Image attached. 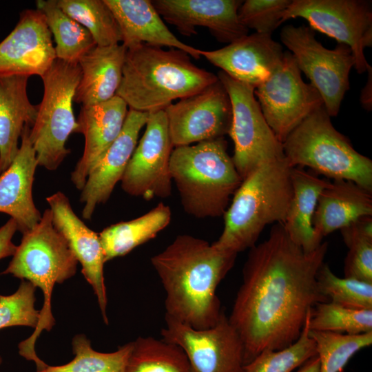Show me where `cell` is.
Here are the masks:
<instances>
[{"mask_svg": "<svg viewBox=\"0 0 372 372\" xmlns=\"http://www.w3.org/2000/svg\"><path fill=\"white\" fill-rule=\"evenodd\" d=\"M292 198L282 224L289 237L306 252H312L322 244L313 227L312 220L322 190L330 181L302 167H293L291 174Z\"/></svg>", "mask_w": 372, "mask_h": 372, "instance_id": "cell-27", "label": "cell"}, {"mask_svg": "<svg viewBox=\"0 0 372 372\" xmlns=\"http://www.w3.org/2000/svg\"><path fill=\"white\" fill-rule=\"evenodd\" d=\"M74 358L59 366H49L36 372H125L132 349V342L120 347L116 351L102 353L94 350L85 335H76L72 340Z\"/></svg>", "mask_w": 372, "mask_h": 372, "instance_id": "cell-32", "label": "cell"}, {"mask_svg": "<svg viewBox=\"0 0 372 372\" xmlns=\"http://www.w3.org/2000/svg\"><path fill=\"white\" fill-rule=\"evenodd\" d=\"M367 72H369L368 75V81L364 87V88L362 90L361 95H360V102L363 106V107L367 110H371L372 107V103H371V85H372V68H370Z\"/></svg>", "mask_w": 372, "mask_h": 372, "instance_id": "cell-41", "label": "cell"}, {"mask_svg": "<svg viewBox=\"0 0 372 372\" xmlns=\"http://www.w3.org/2000/svg\"><path fill=\"white\" fill-rule=\"evenodd\" d=\"M291 0H247L238 9L240 23L248 30L271 34L282 24L283 14Z\"/></svg>", "mask_w": 372, "mask_h": 372, "instance_id": "cell-39", "label": "cell"}, {"mask_svg": "<svg viewBox=\"0 0 372 372\" xmlns=\"http://www.w3.org/2000/svg\"><path fill=\"white\" fill-rule=\"evenodd\" d=\"M112 10L122 35V45L131 49L142 43L169 47L195 59L200 50L179 40L167 28L149 0H104Z\"/></svg>", "mask_w": 372, "mask_h": 372, "instance_id": "cell-23", "label": "cell"}, {"mask_svg": "<svg viewBox=\"0 0 372 372\" xmlns=\"http://www.w3.org/2000/svg\"><path fill=\"white\" fill-rule=\"evenodd\" d=\"M36 287L27 280H21L17 290L8 296L0 295V330L13 326H27L36 329L40 311L34 307Z\"/></svg>", "mask_w": 372, "mask_h": 372, "instance_id": "cell-38", "label": "cell"}, {"mask_svg": "<svg viewBox=\"0 0 372 372\" xmlns=\"http://www.w3.org/2000/svg\"><path fill=\"white\" fill-rule=\"evenodd\" d=\"M171 218L169 207L159 203L143 216L103 229L99 236L105 262L127 254L156 237L169 224Z\"/></svg>", "mask_w": 372, "mask_h": 372, "instance_id": "cell-28", "label": "cell"}, {"mask_svg": "<svg viewBox=\"0 0 372 372\" xmlns=\"http://www.w3.org/2000/svg\"><path fill=\"white\" fill-rule=\"evenodd\" d=\"M292 168L285 157L244 178L224 214L223 232L212 244L238 254L254 246L267 225L282 224L292 198Z\"/></svg>", "mask_w": 372, "mask_h": 372, "instance_id": "cell-4", "label": "cell"}, {"mask_svg": "<svg viewBox=\"0 0 372 372\" xmlns=\"http://www.w3.org/2000/svg\"><path fill=\"white\" fill-rule=\"evenodd\" d=\"M320 362L318 357L315 355L302 364L297 372H319Z\"/></svg>", "mask_w": 372, "mask_h": 372, "instance_id": "cell-42", "label": "cell"}, {"mask_svg": "<svg viewBox=\"0 0 372 372\" xmlns=\"http://www.w3.org/2000/svg\"><path fill=\"white\" fill-rule=\"evenodd\" d=\"M127 49L122 44L96 45L79 60L81 76L74 101L82 106L114 97L120 86Z\"/></svg>", "mask_w": 372, "mask_h": 372, "instance_id": "cell-25", "label": "cell"}, {"mask_svg": "<svg viewBox=\"0 0 372 372\" xmlns=\"http://www.w3.org/2000/svg\"><path fill=\"white\" fill-rule=\"evenodd\" d=\"M327 249L323 242L313 251H304L281 223L249 249L228 317L242 342L245 364L264 350L291 344L300 337L309 311L329 302L316 278Z\"/></svg>", "mask_w": 372, "mask_h": 372, "instance_id": "cell-1", "label": "cell"}, {"mask_svg": "<svg viewBox=\"0 0 372 372\" xmlns=\"http://www.w3.org/2000/svg\"><path fill=\"white\" fill-rule=\"evenodd\" d=\"M194 64L184 51L146 43L127 50L116 95L135 111L165 110L176 99L194 94L218 81Z\"/></svg>", "mask_w": 372, "mask_h": 372, "instance_id": "cell-3", "label": "cell"}, {"mask_svg": "<svg viewBox=\"0 0 372 372\" xmlns=\"http://www.w3.org/2000/svg\"><path fill=\"white\" fill-rule=\"evenodd\" d=\"M340 230L348 248L344 277L372 282V216L362 217Z\"/></svg>", "mask_w": 372, "mask_h": 372, "instance_id": "cell-35", "label": "cell"}, {"mask_svg": "<svg viewBox=\"0 0 372 372\" xmlns=\"http://www.w3.org/2000/svg\"><path fill=\"white\" fill-rule=\"evenodd\" d=\"M237 254L194 236H178L151 263L165 291V318L195 329L214 326L222 312L216 289Z\"/></svg>", "mask_w": 372, "mask_h": 372, "instance_id": "cell-2", "label": "cell"}, {"mask_svg": "<svg viewBox=\"0 0 372 372\" xmlns=\"http://www.w3.org/2000/svg\"><path fill=\"white\" fill-rule=\"evenodd\" d=\"M311 311L297 340L281 349L264 350L245 364L244 372H292L316 355L315 342L309 333Z\"/></svg>", "mask_w": 372, "mask_h": 372, "instance_id": "cell-34", "label": "cell"}, {"mask_svg": "<svg viewBox=\"0 0 372 372\" xmlns=\"http://www.w3.org/2000/svg\"><path fill=\"white\" fill-rule=\"evenodd\" d=\"M321 293L329 302L356 309H372V282L340 278L324 262L317 273Z\"/></svg>", "mask_w": 372, "mask_h": 372, "instance_id": "cell-37", "label": "cell"}, {"mask_svg": "<svg viewBox=\"0 0 372 372\" xmlns=\"http://www.w3.org/2000/svg\"><path fill=\"white\" fill-rule=\"evenodd\" d=\"M2 363V358L0 356V364Z\"/></svg>", "mask_w": 372, "mask_h": 372, "instance_id": "cell-43", "label": "cell"}, {"mask_svg": "<svg viewBox=\"0 0 372 372\" xmlns=\"http://www.w3.org/2000/svg\"><path fill=\"white\" fill-rule=\"evenodd\" d=\"M200 55L232 79L255 89L280 66L285 52L271 34L255 32L218 50H200Z\"/></svg>", "mask_w": 372, "mask_h": 372, "instance_id": "cell-19", "label": "cell"}, {"mask_svg": "<svg viewBox=\"0 0 372 372\" xmlns=\"http://www.w3.org/2000/svg\"><path fill=\"white\" fill-rule=\"evenodd\" d=\"M307 20L316 30L350 48L359 74L371 66L365 55L372 45V9L364 0H292L285 10L282 23L290 19Z\"/></svg>", "mask_w": 372, "mask_h": 372, "instance_id": "cell-11", "label": "cell"}, {"mask_svg": "<svg viewBox=\"0 0 372 372\" xmlns=\"http://www.w3.org/2000/svg\"><path fill=\"white\" fill-rule=\"evenodd\" d=\"M31 127L26 125L21 133L19 151L8 168L0 174V212L13 218L22 234L31 230L42 214L32 198V185L38 165L29 138Z\"/></svg>", "mask_w": 372, "mask_h": 372, "instance_id": "cell-22", "label": "cell"}, {"mask_svg": "<svg viewBox=\"0 0 372 372\" xmlns=\"http://www.w3.org/2000/svg\"><path fill=\"white\" fill-rule=\"evenodd\" d=\"M309 328L311 331L346 334L372 331V309H356L331 302L316 304L311 311Z\"/></svg>", "mask_w": 372, "mask_h": 372, "instance_id": "cell-36", "label": "cell"}, {"mask_svg": "<svg viewBox=\"0 0 372 372\" xmlns=\"http://www.w3.org/2000/svg\"><path fill=\"white\" fill-rule=\"evenodd\" d=\"M125 372H192V369L179 346L148 336L132 342Z\"/></svg>", "mask_w": 372, "mask_h": 372, "instance_id": "cell-30", "label": "cell"}, {"mask_svg": "<svg viewBox=\"0 0 372 372\" xmlns=\"http://www.w3.org/2000/svg\"><path fill=\"white\" fill-rule=\"evenodd\" d=\"M55 59L44 15L37 9L23 10L14 28L0 43V76H41Z\"/></svg>", "mask_w": 372, "mask_h": 372, "instance_id": "cell-16", "label": "cell"}, {"mask_svg": "<svg viewBox=\"0 0 372 372\" xmlns=\"http://www.w3.org/2000/svg\"><path fill=\"white\" fill-rule=\"evenodd\" d=\"M58 6L91 34L96 45L118 44L122 35L104 0H56Z\"/></svg>", "mask_w": 372, "mask_h": 372, "instance_id": "cell-31", "label": "cell"}, {"mask_svg": "<svg viewBox=\"0 0 372 372\" xmlns=\"http://www.w3.org/2000/svg\"><path fill=\"white\" fill-rule=\"evenodd\" d=\"M280 38L300 72L320 93L328 114L335 116L349 88V73L355 64L350 48L338 43L333 50L327 49L316 39L314 30L306 25H286Z\"/></svg>", "mask_w": 372, "mask_h": 372, "instance_id": "cell-9", "label": "cell"}, {"mask_svg": "<svg viewBox=\"0 0 372 372\" xmlns=\"http://www.w3.org/2000/svg\"><path fill=\"white\" fill-rule=\"evenodd\" d=\"M55 228L66 240L69 247L82 267L81 272L96 296L103 321L108 324L106 313L107 298L103 267L105 263L99 234L80 219L73 211L68 198L58 192L46 198Z\"/></svg>", "mask_w": 372, "mask_h": 372, "instance_id": "cell-18", "label": "cell"}, {"mask_svg": "<svg viewBox=\"0 0 372 372\" xmlns=\"http://www.w3.org/2000/svg\"><path fill=\"white\" fill-rule=\"evenodd\" d=\"M152 3L163 21L187 37L196 34V27H204L219 42L231 43L249 32L238 18L242 1L153 0Z\"/></svg>", "mask_w": 372, "mask_h": 372, "instance_id": "cell-17", "label": "cell"}, {"mask_svg": "<svg viewBox=\"0 0 372 372\" xmlns=\"http://www.w3.org/2000/svg\"><path fill=\"white\" fill-rule=\"evenodd\" d=\"M127 112V105L117 95L99 104L81 106L76 132L84 136V149L71 173L77 189H83L90 170L121 134Z\"/></svg>", "mask_w": 372, "mask_h": 372, "instance_id": "cell-21", "label": "cell"}, {"mask_svg": "<svg viewBox=\"0 0 372 372\" xmlns=\"http://www.w3.org/2000/svg\"><path fill=\"white\" fill-rule=\"evenodd\" d=\"M254 94L265 121L282 143L307 116L324 106L318 90L303 81L290 52H285L280 66L254 89Z\"/></svg>", "mask_w": 372, "mask_h": 372, "instance_id": "cell-12", "label": "cell"}, {"mask_svg": "<svg viewBox=\"0 0 372 372\" xmlns=\"http://www.w3.org/2000/svg\"><path fill=\"white\" fill-rule=\"evenodd\" d=\"M372 216V192L347 180L329 182L320 194L312 225L322 240L356 220Z\"/></svg>", "mask_w": 372, "mask_h": 372, "instance_id": "cell-24", "label": "cell"}, {"mask_svg": "<svg viewBox=\"0 0 372 372\" xmlns=\"http://www.w3.org/2000/svg\"><path fill=\"white\" fill-rule=\"evenodd\" d=\"M81 76L79 63L57 59L41 76L43 95L29 138L38 165L48 170L56 169L70 152L65 143L77 128L72 103Z\"/></svg>", "mask_w": 372, "mask_h": 372, "instance_id": "cell-8", "label": "cell"}, {"mask_svg": "<svg viewBox=\"0 0 372 372\" xmlns=\"http://www.w3.org/2000/svg\"><path fill=\"white\" fill-rule=\"evenodd\" d=\"M282 145L291 167H308L317 174L350 180L372 192V161L334 127L324 106L298 125Z\"/></svg>", "mask_w": 372, "mask_h": 372, "instance_id": "cell-7", "label": "cell"}, {"mask_svg": "<svg viewBox=\"0 0 372 372\" xmlns=\"http://www.w3.org/2000/svg\"><path fill=\"white\" fill-rule=\"evenodd\" d=\"M29 76H0V174L14 159L19 139L26 125L31 127L37 114V105L28 96Z\"/></svg>", "mask_w": 372, "mask_h": 372, "instance_id": "cell-26", "label": "cell"}, {"mask_svg": "<svg viewBox=\"0 0 372 372\" xmlns=\"http://www.w3.org/2000/svg\"><path fill=\"white\" fill-rule=\"evenodd\" d=\"M309 333L316 344L319 372H342L357 352L372 344V331L346 334L309 330Z\"/></svg>", "mask_w": 372, "mask_h": 372, "instance_id": "cell-33", "label": "cell"}, {"mask_svg": "<svg viewBox=\"0 0 372 372\" xmlns=\"http://www.w3.org/2000/svg\"></svg>", "mask_w": 372, "mask_h": 372, "instance_id": "cell-44", "label": "cell"}, {"mask_svg": "<svg viewBox=\"0 0 372 372\" xmlns=\"http://www.w3.org/2000/svg\"><path fill=\"white\" fill-rule=\"evenodd\" d=\"M165 112L174 147L224 137L232 119L231 100L219 79Z\"/></svg>", "mask_w": 372, "mask_h": 372, "instance_id": "cell-15", "label": "cell"}, {"mask_svg": "<svg viewBox=\"0 0 372 372\" xmlns=\"http://www.w3.org/2000/svg\"><path fill=\"white\" fill-rule=\"evenodd\" d=\"M162 339L179 346L192 372H244V346L224 311L212 327L195 329L165 318Z\"/></svg>", "mask_w": 372, "mask_h": 372, "instance_id": "cell-13", "label": "cell"}, {"mask_svg": "<svg viewBox=\"0 0 372 372\" xmlns=\"http://www.w3.org/2000/svg\"><path fill=\"white\" fill-rule=\"evenodd\" d=\"M148 115L129 110L121 134L89 172L80 196V202L84 204L83 218H92L96 207L109 199L115 185L121 180Z\"/></svg>", "mask_w": 372, "mask_h": 372, "instance_id": "cell-20", "label": "cell"}, {"mask_svg": "<svg viewBox=\"0 0 372 372\" xmlns=\"http://www.w3.org/2000/svg\"><path fill=\"white\" fill-rule=\"evenodd\" d=\"M217 77L231 100L232 119L228 134L234 145L231 158L243 180L262 165L285 158L283 145L265 121L254 88L221 70Z\"/></svg>", "mask_w": 372, "mask_h": 372, "instance_id": "cell-10", "label": "cell"}, {"mask_svg": "<svg viewBox=\"0 0 372 372\" xmlns=\"http://www.w3.org/2000/svg\"><path fill=\"white\" fill-rule=\"evenodd\" d=\"M173 147L165 110L149 113L145 130L121 180L123 189L146 200L169 197Z\"/></svg>", "mask_w": 372, "mask_h": 372, "instance_id": "cell-14", "label": "cell"}, {"mask_svg": "<svg viewBox=\"0 0 372 372\" xmlns=\"http://www.w3.org/2000/svg\"><path fill=\"white\" fill-rule=\"evenodd\" d=\"M169 171L183 209L197 218L224 215L242 181L224 137L174 147Z\"/></svg>", "mask_w": 372, "mask_h": 372, "instance_id": "cell-6", "label": "cell"}, {"mask_svg": "<svg viewBox=\"0 0 372 372\" xmlns=\"http://www.w3.org/2000/svg\"><path fill=\"white\" fill-rule=\"evenodd\" d=\"M16 231L17 222L11 218L0 227V260L14 255L17 246L12 242V238Z\"/></svg>", "mask_w": 372, "mask_h": 372, "instance_id": "cell-40", "label": "cell"}, {"mask_svg": "<svg viewBox=\"0 0 372 372\" xmlns=\"http://www.w3.org/2000/svg\"><path fill=\"white\" fill-rule=\"evenodd\" d=\"M36 6L44 15L54 37L56 59L78 64L81 58L96 45L88 30L66 14L56 0H37Z\"/></svg>", "mask_w": 372, "mask_h": 372, "instance_id": "cell-29", "label": "cell"}, {"mask_svg": "<svg viewBox=\"0 0 372 372\" xmlns=\"http://www.w3.org/2000/svg\"><path fill=\"white\" fill-rule=\"evenodd\" d=\"M77 264L66 240L53 225L50 209H46L39 223L23 234L11 261L1 272L30 282L43 293L38 325L32 334L19 344V353L36 366L43 362L34 349L36 341L43 330L50 331L55 322L51 310L54 287L72 277Z\"/></svg>", "mask_w": 372, "mask_h": 372, "instance_id": "cell-5", "label": "cell"}]
</instances>
